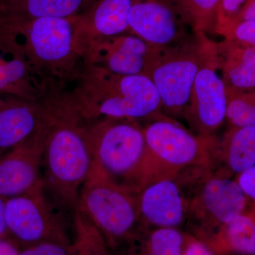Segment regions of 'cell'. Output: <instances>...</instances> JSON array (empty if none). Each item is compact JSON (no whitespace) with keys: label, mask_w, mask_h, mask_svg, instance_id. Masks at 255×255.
<instances>
[{"label":"cell","mask_w":255,"mask_h":255,"mask_svg":"<svg viewBox=\"0 0 255 255\" xmlns=\"http://www.w3.org/2000/svg\"><path fill=\"white\" fill-rule=\"evenodd\" d=\"M87 122L63 94L47 130L43 156V191L52 205L73 219L80 191L93 164Z\"/></svg>","instance_id":"1"},{"label":"cell","mask_w":255,"mask_h":255,"mask_svg":"<svg viewBox=\"0 0 255 255\" xmlns=\"http://www.w3.org/2000/svg\"><path fill=\"white\" fill-rule=\"evenodd\" d=\"M68 95L74 109L87 122L128 118L145 120L162 113L158 92L145 75H121L88 64Z\"/></svg>","instance_id":"2"},{"label":"cell","mask_w":255,"mask_h":255,"mask_svg":"<svg viewBox=\"0 0 255 255\" xmlns=\"http://www.w3.org/2000/svg\"><path fill=\"white\" fill-rule=\"evenodd\" d=\"M0 50L21 55L37 78L55 91L76 80L85 68L75 46L72 18L30 21L0 41Z\"/></svg>","instance_id":"3"},{"label":"cell","mask_w":255,"mask_h":255,"mask_svg":"<svg viewBox=\"0 0 255 255\" xmlns=\"http://www.w3.org/2000/svg\"><path fill=\"white\" fill-rule=\"evenodd\" d=\"M145 150L135 180V191L163 179H176L196 166L212 164L218 137L193 134L162 114L143 127Z\"/></svg>","instance_id":"4"},{"label":"cell","mask_w":255,"mask_h":255,"mask_svg":"<svg viewBox=\"0 0 255 255\" xmlns=\"http://www.w3.org/2000/svg\"><path fill=\"white\" fill-rule=\"evenodd\" d=\"M176 179L187 202L186 223L192 236L203 242L250 206L234 178L221 175L211 164L186 169Z\"/></svg>","instance_id":"5"},{"label":"cell","mask_w":255,"mask_h":255,"mask_svg":"<svg viewBox=\"0 0 255 255\" xmlns=\"http://www.w3.org/2000/svg\"><path fill=\"white\" fill-rule=\"evenodd\" d=\"M78 209L102 233L110 250L131 244L147 231L139 216L137 192L112 182L94 162Z\"/></svg>","instance_id":"6"},{"label":"cell","mask_w":255,"mask_h":255,"mask_svg":"<svg viewBox=\"0 0 255 255\" xmlns=\"http://www.w3.org/2000/svg\"><path fill=\"white\" fill-rule=\"evenodd\" d=\"M212 42L207 35L194 31L180 43L156 51L147 76L158 92L164 115L183 119L194 80Z\"/></svg>","instance_id":"7"},{"label":"cell","mask_w":255,"mask_h":255,"mask_svg":"<svg viewBox=\"0 0 255 255\" xmlns=\"http://www.w3.org/2000/svg\"><path fill=\"white\" fill-rule=\"evenodd\" d=\"M87 136L99 168L112 182L135 191V177L145 150L140 122L112 117L87 122Z\"/></svg>","instance_id":"8"},{"label":"cell","mask_w":255,"mask_h":255,"mask_svg":"<svg viewBox=\"0 0 255 255\" xmlns=\"http://www.w3.org/2000/svg\"><path fill=\"white\" fill-rule=\"evenodd\" d=\"M69 218L47 199L43 189L6 199L8 236L23 248L46 241H71Z\"/></svg>","instance_id":"9"},{"label":"cell","mask_w":255,"mask_h":255,"mask_svg":"<svg viewBox=\"0 0 255 255\" xmlns=\"http://www.w3.org/2000/svg\"><path fill=\"white\" fill-rule=\"evenodd\" d=\"M228 97L218 65L216 42L208 50L191 89L183 119L194 134L214 136L226 119Z\"/></svg>","instance_id":"10"},{"label":"cell","mask_w":255,"mask_h":255,"mask_svg":"<svg viewBox=\"0 0 255 255\" xmlns=\"http://www.w3.org/2000/svg\"><path fill=\"white\" fill-rule=\"evenodd\" d=\"M128 26L130 33L156 49L174 46L194 32L177 0H135Z\"/></svg>","instance_id":"11"},{"label":"cell","mask_w":255,"mask_h":255,"mask_svg":"<svg viewBox=\"0 0 255 255\" xmlns=\"http://www.w3.org/2000/svg\"><path fill=\"white\" fill-rule=\"evenodd\" d=\"M62 93L54 92L37 100L0 95V155L44 129Z\"/></svg>","instance_id":"12"},{"label":"cell","mask_w":255,"mask_h":255,"mask_svg":"<svg viewBox=\"0 0 255 255\" xmlns=\"http://www.w3.org/2000/svg\"><path fill=\"white\" fill-rule=\"evenodd\" d=\"M50 122L34 136L0 155V196L9 199L43 189L42 156Z\"/></svg>","instance_id":"13"},{"label":"cell","mask_w":255,"mask_h":255,"mask_svg":"<svg viewBox=\"0 0 255 255\" xmlns=\"http://www.w3.org/2000/svg\"><path fill=\"white\" fill-rule=\"evenodd\" d=\"M135 0H92L86 9L72 18L74 38L82 58L106 38L130 33L128 16Z\"/></svg>","instance_id":"14"},{"label":"cell","mask_w":255,"mask_h":255,"mask_svg":"<svg viewBox=\"0 0 255 255\" xmlns=\"http://www.w3.org/2000/svg\"><path fill=\"white\" fill-rule=\"evenodd\" d=\"M132 33L106 38L96 44L84 58L85 65H95L121 75H145L156 51Z\"/></svg>","instance_id":"15"},{"label":"cell","mask_w":255,"mask_h":255,"mask_svg":"<svg viewBox=\"0 0 255 255\" xmlns=\"http://www.w3.org/2000/svg\"><path fill=\"white\" fill-rule=\"evenodd\" d=\"M139 216L145 230L179 228L186 223L187 202L177 179L152 183L137 192Z\"/></svg>","instance_id":"16"},{"label":"cell","mask_w":255,"mask_h":255,"mask_svg":"<svg viewBox=\"0 0 255 255\" xmlns=\"http://www.w3.org/2000/svg\"><path fill=\"white\" fill-rule=\"evenodd\" d=\"M92 0H0V41L33 20L73 18Z\"/></svg>","instance_id":"17"},{"label":"cell","mask_w":255,"mask_h":255,"mask_svg":"<svg viewBox=\"0 0 255 255\" xmlns=\"http://www.w3.org/2000/svg\"><path fill=\"white\" fill-rule=\"evenodd\" d=\"M212 166L221 175L234 178L255 166V127H229L218 137Z\"/></svg>","instance_id":"18"},{"label":"cell","mask_w":255,"mask_h":255,"mask_svg":"<svg viewBox=\"0 0 255 255\" xmlns=\"http://www.w3.org/2000/svg\"><path fill=\"white\" fill-rule=\"evenodd\" d=\"M216 45L219 72L227 95L255 90V47L226 38Z\"/></svg>","instance_id":"19"},{"label":"cell","mask_w":255,"mask_h":255,"mask_svg":"<svg viewBox=\"0 0 255 255\" xmlns=\"http://www.w3.org/2000/svg\"><path fill=\"white\" fill-rule=\"evenodd\" d=\"M53 92L33 74L21 55L0 50V95L37 100Z\"/></svg>","instance_id":"20"},{"label":"cell","mask_w":255,"mask_h":255,"mask_svg":"<svg viewBox=\"0 0 255 255\" xmlns=\"http://www.w3.org/2000/svg\"><path fill=\"white\" fill-rule=\"evenodd\" d=\"M204 243L218 255H255V208L250 204Z\"/></svg>","instance_id":"21"},{"label":"cell","mask_w":255,"mask_h":255,"mask_svg":"<svg viewBox=\"0 0 255 255\" xmlns=\"http://www.w3.org/2000/svg\"><path fill=\"white\" fill-rule=\"evenodd\" d=\"M190 236L179 228H153L147 230L133 244L139 255H184Z\"/></svg>","instance_id":"22"},{"label":"cell","mask_w":255,"mask_h":255,"mask_svg":"<svg viewBox=\"0 0 255 255\" xmlns=\"http://www.w3.org/2000/svg\"><path fill=\"white\" fill-rule=\"evenodd\" d=\"M73 228L71 255H110L102 233L78 209L74 215Z\"/></svg>","instance_id":"23"},{"label":"cell","mask_w":255,"mask_h":255,"mask_svg":"<svg viewBox=\"0 0 255 255\" xmlns=\"http://www.w3.org/2000/svg\"><path fill=\"white\" fill-rule=\"evenodd\" d=\"M194 31L216 34L220 0H177Z\"/></svg>","instance_id":"24"},{"label":"cell","mask_w":255,"mask_h":255,"mask_svg":"<svg viewBox=\"0 0 255 255\" xmlns=\"http://www.w3.org/2000/svg\"><path fill=\"white\" fill-rule=\"evenodd\" d=\"M227 97L226 121L229 127H255V90Z\"/></svg>","instance_id":"25"},{"label":"cell","mask_w":255,"mask_h":255,"mask_svg":"<svg viewBox=\"0 0 255 255\" xmlns=\"http://www.w3.org/2000/svg\"><path fill=\"white\" fill-rule=\"evenodd\" d=\"M223 38L255 47V21H242L228 25L217 31Z\"/></svg>","instance_id":"26"},{"label":"cell","mask_w":255,"mask_h":255,"mask_svg":"<svg viewBox=\"0 0 255 255\" xmlns=\"http://www.w3.org/2000/svg\"><path fill=\"white\" fill-rule=\"evenodd\" d=\"M72 241H46L25 247L20 255H71Z\"/></svg>","instance_id":"27"},{"label":"cell","mask_w":255,"mask_h":255,"mask_svg":"<svg viewBox=\"0 0 255 255\" xmlns=\"http://www.w3.org/2000/svg\"><path fill=\"white\" fill-rule=\"evenodd\" d=\"M248 0H220L216 32L236 17Z\"/></svg>","instance_id":"28"},{"label":"cell","mask_w":255,"mask_h":255,"mask_svg":"<svg viewBox=\"0 0 255 255\" xmlns=\"http://www.w3.org/2000/svg\"><path fill=\"white\" fill-rule=\"evenodd\" d=\"M240 187L250 201V204L255 208V166L234 177Z\"/></svg>","instance_id":"29"},{"label":"cell","mask_w":255,"mask_h":255,"mask_svg":"<svg viewBox=\"0 0 255 255\" xmlns=\"http://www.w3.org/2000/svg\"><path fill=\"white\" fill-rule=\"evenodd\" d=\"M184 255H218L205 243L191 235Z\"/></svg>","instance_id":"30"},{"label":"cell","mask_w":255,"mask_h":255,"mask_svg":"<svg viewBox=\"0 0 255 255\" xmlns=\"http://www.w3.org/2000/svg\"><path fill=\"white\" fill-rule=\"evenodd\" d=\"M251 20H255V0H248L246 4L243 5V7L240 10L238 14L236 15V17L233 18L232 21L228 23V25L239 22V21H251ZM228 25H226V26H228ZM220 29H221V28H220ZM218 31H219V30H218ZM216 33H217V32H216Z\"/></svg>","instance_id":"31"},{"label":"cell","mask_w":255,"mask_h":255,"mask_svg":"<svg viewBox=\"0 0 255 255\" xmlns=\"http://www.w3.org/2000/svg\"><path fill=\"white\" fill-rule=\"evenodd\" d=\"M0 255H20V251L11 240L0 238Z\"/></svg>","instance_id":"32"},{"label":"cell","mask_w":255,"mask_h":255,"mask_svg":"<svg viewBox=\"0 0 255 255\" xmlns=\"http://www.w3.org/2000/svg\"><path fill=\"white\" fill-rule=\"evenodd\" d=\"M6 199L0 196V238L8 236L7 226L6 220Z\"/></svg>","instance_id":"33"},{"label":"cell","mask_w":255,"mask_h":255,"mask_svg":"<svg viewBox=\"0 0 255 255\" xmlns=\"http://www.w3.org/2000/svg\"><path fill=\"white\" fill-rule=\"evenodd\" d=\"M110 255H138L136 250L132 246L121 247L117 249L110 250Z\"/></svg>","instance_id":"34"}]
</instances>
